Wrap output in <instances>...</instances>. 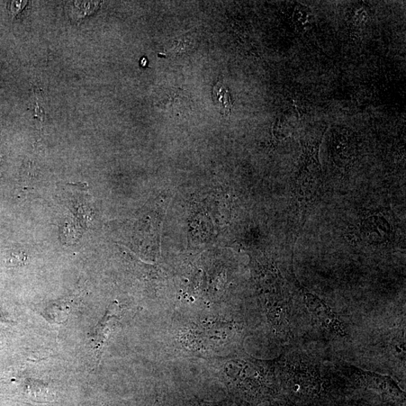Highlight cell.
<instances>
[{
    "label": "cell",
    "instance_id": "6da1fadb",
    "mask_svg": "<svg viewBox=\"0 0 406 406\" xmlns=\"http://www.w3.org/2000/svg\"><path fill=\"white\" fill-rule=\"evenodd\" d=\"M276 370L289 396L301 402L320 400L331 391L325 369L301 352H288L276 361Z\"/></svg>",
    "mask_w": 406,
    "mask_h": 406
},
{
    "label": "cell",
    "instance_id": "7a4b0ae2",
    "mask_svg": "<svg viewBox=\"0 0 406 406\" xmlns=\"http://www.w3.org/2000/svg\"><path fill=\"white\" fill-rule=\"evenodd\" d=\"M343 369L361 387L376 392L387 401L405 405V394L391 377L366 371L353 366H346Z\"/></svg>",
    "mask_w": 406,
    "mask_h": 406
},
{
    "label": "cell",
    "instance_id": "3957f363",
    "mask_svg": "<svg viewBox=\"0 0 406 406\" xmlns=\"http://www.w3.org/2000/svg\"><path fill=\"white\" fill-rule=\"evenodd\" d=\"M303 298V302L312 319L320 327L332 336L345 337L347 336L346 327L344 322L334 312L330 307L315 295L298 284Z\"/></svg>",
    "mask_w": 406,
    "mask_h": 406
},
{
    "label": "cell",
    "instance_id": "277c9868",
    "mask_svg": "<svg viewBox=\"0 0 406 406\" xmlns=\"http://www.w3.org/2000/svg\"><path fill=\"white\" fill-rule=\"evenodd\" d=\"M360 232L364 239L372 244H382L393 237L391 224L384 216L371 215L364 220L360 226Z\"/></svg>",
    "mask_w": 406,
    "mask_h": 406
},
{
    "label": "cell",
    "instance_id": "5b68a950",
    "mask_svg": "<svg viewBox=\"0 0 406 406\" xmlns=\"http://www.w3.org/2000/svg\"><path fill=\"white\" fill-rule=\"evenodd\" d=\"M213 101L215 106L219 108L222 114L228 115L230 113L232 101L228 88L221 83L214 86Z\"/></svg>",
    "mask_w": 406,
    "mask_h": 406
},
{
    "label": "cell",
    "instance_id": "8992f818",
    "mask_svg": "<svg viewBox=\"0 0 406 406\" xmlns=\"http://www.w3.org/2000/svg\"><path fill=\"white\" fill-rule=\"evenodd\" d=\"M26 256L23 252H14L8 259V263L13 267L22 266L25 264Z\"/></svg>",
    "mask_w": 406,
    "mask_h": 406
},
{
    "label": "cell",
    "instance_id": "52a82bcc",
    "mask_svg": "<svg viewBox=\"0 0 406 406\" xmlns=\"http://www.w3.org/2000/svg\"><path fill=\"white\" fill-rule=\"evenodd\" d=\"M27 4H28V1H12L8 3V7L11 15L15 16L19 14Z\"/></svg>",
    "mask_w": 406,
    "mask_h": 406
},
{
    "label": "cell",
    "instance_id": "ba28073f",
    "mask_svg": "<svg viewBox=\"0 0 406 406\" xmlns=\"http://www.w3.org/2000/svg\"><path fill=\"white\" fill-rule=\"evenodd\" d=\"M277 406H301L294 403V402L291 401L290 400H287L285 402L280 403Z\"/></svg>",
    "mask_w": 406,
    "mask_h": 406
},
{
    "label": "cell",
    "instance_id": "9c48e42d",
    "mask_svg": "<svg viewBox=\"0 0 406 406\" xmlns=\"http://www.w3.org/2000/svg\"><path fill=\"white\" fill-rule=\"evenodd\" d=\"M4 318L5 317L3 314L1 312H0V321H3L4 320Z\"/></svg>",
    "mask_w": 406,
    "mask_h": 406
}]
</instances>
